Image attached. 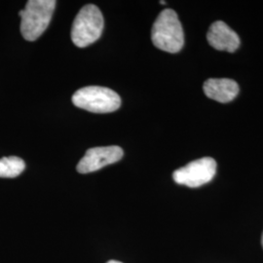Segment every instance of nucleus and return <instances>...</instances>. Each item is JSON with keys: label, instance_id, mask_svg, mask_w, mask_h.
<instances>
[{"label": "nucleus", "instance_id": "39448f33", "mask_svg": "<svg viewBox=\"0 0 263 263\" xmlns=\"http://www.w3.org/2000/svg\"><path fill=\"white\" fill-rule=\"evenodd\" d=\"M216 173V160L204 157L192 161L186 166L175 171L173 179L178 184L195 188L210 182L214 179Z\"/></svg>", "mask_w": 263, "mask_h": 263}, {"label": "nucleus", "instance_id": "0eeeda50", "mask_svg": "<svg viewBox=\"0 0 263 263\" xmlns=\"http://www.w3.org/2000/svg\"><path fill=\"white\" fill-rule=\"evenodd\" d=\"M207 39L209 44L218 51L235 52L240 46V38L231 28L224 22H215L208 31Z\"/></svg>", "mask_w": 263, "mask_h": 263}, {"label": "nucleus", "instance_id": "f257e3e1", "mask_svg": "<svg viewBox=\"0 0 263 263\" xmlns=\"http://www.w3.org/2000/svg\"><path fill=\"white\" fill-rule=\"evenodd\" d=\"M151 40L154 46L168 53H178L184 44V34L178 14L172 9L163 10L155 20Z\"/></svg>", "mask_w": 263, "mask_h": 263}, {"label": "nucleus", "instance_id": "7ed1b4c3", "mask_svg": "<svg viewBox=\"0 0 263 263\" xmlns=\"http://www.w3.org/2000/svg\"><path fill=\"white\" fill-rule=\"evenodd\" d=\"M104 17L96 5L88 4L79 11L71 28V39L77 47L91 45L101 37L104 30Z\"/></svg>", "mask_w": 263, "mask_h": 263}, {"label": "nucleus", "instance_id": "9d476101", "mask_svg": "<svg viewBox=\"0 0 263 263\" xmlns=\"http://www.w3.org/2000/svg\"><path fill=\"white\" fill-rule=\"evenodd\" d=\"M107 263H122L120 262V261H117V260H109Z\"/></svg>", "mask_w": 263, "mask_h": 263}, {"label": "nucleus", "instance_id": "6e6552de", "mask_svg": "<svg viewBox=\"0 0 263 263\" xmlns=\"http://www.w3.org/2000/svg\"><path fill=\"white\" fill-rule=\"evenodd\" d=\"M203 89L208 98L222 104L233 101L239 93L238 84L234 80L228 78L208 79Z\"/></svg>", "mask_w": 263, "mask_h": 263}, {"label": "nucleus", "instance_id": "20e7f679", "mask_svg": "<svg viewBox=\"0 0 263 263\" xmlns=\"http://www.w3.org/2000/svg\"><path fill=\"white\" fill-rule=\"evenodd\" d=\"M76 106L94 113L116 111L121 105L119 95L113 90L100 86H89L79 89L72 97Z\"/></svg>", "mask_w": 263, "mask_h": 263}, {"label": "nucleus", "instance_id": "f8f14e48", "mask_svg": "<svg viewBox=\"0 0 263 263\" xmlns=\"http://www.w3.org/2000/svg\"><path fill=\"white\" fill-rule=\"evenodd\" d=\"M261 245H262V248H263V232H262V236H261Z\"/></svg>", "mask_w": 263, "mask_h": 263}, {"label": "nucleus", "instance_id": "9b49d317", "mask_svg": "<svg viewBox=\"0 0 263 263\" xmlns=\"http://www.w3.org/2000/svg\"><path fill=\"white\" fill-rule=\"evenodd\" d=\"M160 3H161V4H163V5H164V4H166V2H165V1H160Z\"/></svg>", "mask_w": 263, "mask_h": 263}, {"label": "nucleus", "instance_id": "423d86ee", "mask_svg": "<svg viewBox=\"0 0 263 263\" xmlns=\"http://www.w3.org/2000/svg\"><path fill=\"white\" fill-rule=\"evenodd\" d=\"M123 157V149L119 146H102L88 149L84 157L77 165V172L89 174L107 165L118 162Z\"/></svg>", "mask_w": 263, "mask_h": 263}, {"label": "nucleus", "instance_id": "1a4fd4ad", "mask_svg": "<svg viewBox=\"0 0 263 263\" xmlns=\"http://www.w3.org/2000/svg\"><path fill=\"white\" fill-rule=\"evenodd\" d=\"M25 169L26 163L17 156H10L0 159V178H16Z\"/></svg>", "mask_w": 263, "mask_h": 263}, {"label": "nucleus", "instance_id": "f03ea898", "mask_svg": "<svg viewBox=\"0 0 263 263\" xmlns=\"http://www.w3.org/2000/svg\"><path fill=\"white\" fill-rule=\"evenodd\" d=\"M55 0H29L20 11L21 32L28 41L36 40L48 28L56 8Z\"/></svg>", "mask_w": 263, "mask_h": 263}]
</instances>
